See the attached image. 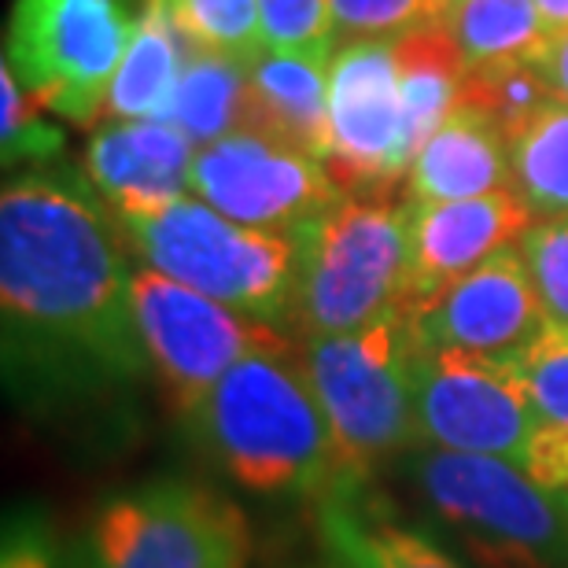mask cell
<instances>
[{
	"label": "cell",
	"instance_id": "cell-1",
	"mask_svg": "<svg viewBox=\"0 0 568 568\" xmlns=\"http://www.w3.org/2000/svg\"><path fill=\"white\" fill-rule=\"evenodd\" d=\"M130 281L126 236L89 181L44 166L4 181V362L22 392L97 395L144 377Z\"/></svg>",
	"mask_w": 568,
	"mask_h": 568
},
{
	"label": "cell",
	"instance_id": "cell-2",
	"mask_svg": "<svg viewBox=\"0 0 568 568\" xmlns=\"http://www.w3.org/2000/svg\"><path fill=\"white\" fill-rule=\"evenodd\" d=\"M185 422L200 450L255 495L322 503L344 484L333 432L300 351L244 358Z\"/></svg>",
	"mask_w": 568,
	"mask_h": 568
},
{
	"label": "cell",
	"instance_id": "cell-3",
	"mask_svg": "<svg viewBox=\"0 0 568 568\" xmlns=\"http://www.w3.org/2000/svg\"><path fill=\"white\" fill-rule=\"evenodd\" d=\"M295 288L284 333L295 339L355 333L406 314L410 214L399 196H344L295 233Z\"/></svg>",
	"mask_w": 568,
	"mask_h": 568
},
{
	"label": "cell",
	"instance_id": "cell-4",
	"mask_svg": "<svg viewBox=\"0 0 568 568\" xmlns=\"http://www.w3.org/2000/svg\"><path fill=\"white\" fill-rule=\"evenodd\" d=\"M414 351L403 311L355 333L300 344L336 443L339 487H369L381 469L425 447L414 406Z\"/></svg>",
	"mask_w": 568,
	"mask_h": 568
},
{
	"label": "cell",
	"instance_id": "cell-5",
	"mask_svg": "<svg viewBox=\"0 0 568 568\" xmlns=\"http://www.w3.org/2000/svg\"><path fill=\"white\" fill-rule=\"evenodd\" d=\"M115 225L144 266L211 295L236 314L277 328L288 322L300 258L295 236L241 225L196 196H181L155 214L115 219Z\"/></svg>",
	"mask_w": 568,
	"mask_h": 568
},
{
	"label": "cell",
	"instance_id": "cell-6",
	"mask_svg": "<svg viewBox=\"0 0 568 568\" xmlns=\"http://www.w3.org/2000/svg\"><path fill=\"white\" fill-rule=\"evenodd\" d=\"M414 487L487 568L568 565V491H547L517 462L417 447Z\"/></svg>",
	"mask_w": 568,
	"mask_h": 568
},
{
	"label": "cell",
	"instance_id": "cell-7",
	"mask_svg": "<svg viewBox=\"0 0 568 568\" xmlns=\"http://www.w3.org/2000/svg\"><path fill=\"white\" fill-rule=\"evenodd\" d=\"M152 0H16L4 63L67 122L93 126Z\"/></svg>",
	"mask_w": 568,
	"mask_h": 568
},
{
	"label": "cell",
	"instance_id": "cell-8",
	"mask_svg": "<svg viewBox=\"0 0 568 568\" xmlns=\"http://www.w3.org/2000/svg\"><path fill=\"white\" fill-rule=\"evenodd\" d=\"M130 292L148 362L181 417L196 410L214 384L244 358L300 351L284 328L236 314L152 266L133 270Z\"/></svg>",
	"mask_w": 568,
	"mask_h": 568
},
{
	"label": "cell",
	"instance_id": "cell-9",
	"mask_svg": "<svg viewBox=\"0 0 568 568\" xmlns=\"http://www.w3.org/2000/svg\"><path fill=\"white\" fill-rule=\"evenodd\" d=\"M252 531L203 484L155 480L111 498L89 536V568H247Z\"/></svg>",
	"mask_w": 568,
	"mask_h": 568
},
{
	"label": "cell",
	"instance_id": "cell-10",
	"mask_svg": "<svg viewBox=\"0 0 568 568\" xmlns=\"http://www.w3.org/2000/svg\"><path fill=\"white\" fill-rule=\"evenodd\" d=\"M414 406L425 447L517 462L536 428V410L517 362L469 351H414Z\"/></svg>",
	"mask_w": 568,
	"mask_h": 568
},
{
	"label": "cell",
	"instance_id": "cell-11",
	"mask_svg": "<svg viewBox=\"0 0 568 568\" xmlns=\"http://www.w3.org/2000/svg\"><path fill=\"white\" fill-rule=\"evenodd\" d=\"M328 178L344 196H399L410 159L403 144V89L395 41H344L328 63Z\"/></svg>",
	"mask_w": 568,
	"mask_h": 568
},
{
	"label": "cell",
	"instance_id": "cell-12",
	"mask_svg": "<svg viewBox=\"0 0 568 568\" xmlns=\"http://www.w3.org/2000/svg\"><path fill=\"white\" fill-rule=\"evenodd\" d=\"M192 196L252 230L295 236L328 207H336L344 192L328 178L322 159L236 130L207 148H196Z\"/></svg>",
	"mask_w": 568,
	"mask_h": 568
},
{
	"label": "cell",
	"instance_id": "cell-13",
	"mask_svg": "<svg viewBox=\"0 0 568 568\" xmlns=\"http://www.w3.org/2000/svg\"><path fill=\"white\" fill-rule=\"evenodd\" d=\"M406 317L417 347L469 351L498 362H520L550 325L517 247L443 284Z\"/></svg>",
	"mask_w": 568,
	"mask_h": 568
},
{
	"label": "cell",
	"instance_id": "cell-14",
	"mask_svg": "<svg viewBox=\"0 0 568 568\" xmlns=\"http://www.w3.org/2000/svg\"><path fill=\"white\" fill-rule=\"evenodd\" d=\"M406 214H410V295H406V311L428 300L432 292H439L443 284L484 266L498 252H509L536 225V214L528 211V203L514 189L450 203L406 200Z\"/></svg>",
	"mask_w": 568,
	"mask_h": 568
},
{
	"label": "cell",
	"instance_id": "cell-15",
	"mask_svg": "<svg viewBox=\"0 0 568 568\" xmlns=\"http://www.w3.org/2000/svg\"><path fill=\"white\" fill-rule=\"evenodd\" d=\"M192 159L174 122H104L85 148V181L115 219H138L189 196Z\"/></svg>",
	"mask_w": 568,
	"mask_h": 568
},
{
	"label": "cell",
	"instance_id": "cell-16",
	"mask_svg": "<svg viewBox=\"0 0 568 568\" xmlns=\"http://www.w3.org/2000/svg\"><path fill=\"white\" fill-rule=\"evenodd\" d=\"M328 63H333V49H263L244 60L241 130L328 163L333 155Z\"/></svg>",
	"mask_w": 568,
	"mask_h": 568
},
{
	"label": "cell",
	"instance_id": "cell-17",
	"mask_svg": "<svg viewBox=\"0 0 568 568\" xmlns=\"http://www.w3.org/2000/svg\"><path fill=\"white\" fill-rule=\"evenodd\" d=\"M509 189V141L484 111L458 108L406 174L410 203H450Z\"/></svg>",
	"mask_w": 568,
	"mask_h": 568
},
{
	"label": "cell",
	"instance_id": "cell-18",
	"mask_svg": "<svg viewBox=\"0 0 568 568\" xmlns=\"http://www.w3.org/2000/svg\"><path fill=\"white\" fill-rule=\"evenodd\" d=\"M317 531L328 558L344 568H465L425 531L392 520L366 487H336L322 498Z\"/></svg>",
	"mask_w": 568,
	"mask_h": 568
},
{
	"label": "cell",
	"instance_id": "cell-19",
	"mask_svg": "<svg viewBox=\"0 0 568 568\" xmlns=\"http://www.w3.org/2000/svg\"><path fill=\"white\" fill-rule=\"evenodd\" d=\"M395 67H399L403 89V144L414 166L432 133L462 108L469 63L450 30L439 22V27L414 30L395 41Z\"/></svg>",
	"mask_w": 568,
	"mask_h": 568
},
{
	"label": "cell",
	"instance_id": "cell-20",
	"mask_svg": "<svg viewBox=\"0 0 568 568\" xmlns=\"http://www.w3.org/2000/svg\"><path fill=\"white\" fill-rule=\"evenodd\" d=\"M189 41L181 38L166 0H152L148 16L108 89V122H166L174 93L189 60Z\"/></svg>",
	"mask_w": 568,
	"mask_h": 568
},
{
	"label": "cell",
	"instance_id": "cell-21",
	"mask_svg": "<svg viewBox=\"0 0 568 568\" xmlns=\"http://www.w3.org/2000/svg\"><path fill=\"white\" fill-rule=\"evenodd\" d=\"M443 27L458 41L469 71L531 63L550 41L536 0H450Z\"/></svg>",
	"mask_w": 568,
	"mask_h": 568
},
{
	"label": "cell",
	"instance_id": "cell-22",
	"mask_svg": "<svg viewBox=\"0 0 568 568\" xmlns=\"http://www.w3.org/2000/svg\"><path fill=\"white\" fill-rule=\"evenodd\" d=\"M192 141V148H207L230 138L244 122V60L214 52H189L181 71L170 119Z\"/></svg>",
	"mask_w": 568,
	"mask_h": 568
},
{
	"label": "cell",
	"instance_id": "cell-23",
	"mask_svg": "<svg viewBox=\"0 0 568 568\" xmlns=\"http://www.w3.org/2000/svg\"><path fill=\"white\" fill-rule=\"evenodd\" d=\"M509 189L539 222L568 219V104H547L509 138Z\"/></svg>",
	"mask_w": 568,
	"mask_h": 568
},
{
	"label": "cell",
	"instance_id": "cell-24",
	"mask_svg": "<svg viewBox=\"0 0 568 568\" xmlns=\"http://www.w3.org/2000/svg\"><path fill=\"white\" fill-rule=\"evenodd\" d=\"M189 49L252 60L266 49L258 0H166Z\"/></svg>",
	"mask_w": 568,
	"mask_h": 568
},
{
	"label": "cell",
	"instance_id": "cell-25",
	"mask_svg": "<svg viewBox=\"0 0 568 568\" xmlns=\"http://www.w3.org/2000/svg\"><path fill=\"white\" fill-rule=\"evenodd\" d=\"M462 104L484 111L498 130L517 138L542 108L554 104L547 78L536 71V63H498L469 71L462 89Z\"/></svg>",
	"mask_w": 568,
	"mask_h": 568
},
{
	"label": "cell",
	"instance_id": "cell-26",
	"mask_svg": "<svg viewBox=\"0 0 568 568\" xmlns=\"http://www.w3.org/2000/svg\"><path fill=\"white\" fill-rule=\"evenodd\" d=\"M0 100H4V119H0L4 166L49 163V159L60 155L63 130L44 119V104L22 85L11 63H0Z\"/></svg>",
	"mask_w": 568,
	"mask_h": 568
},
{
	"label": "cell",
	"instance_id": "cell-27",
	"mask_svg": "<svg viewBox=\"0 0 568 568\" xmlns=\"http://www.w3.org/2000/svg\"><path fill=\"white\" fill-rule=\"evenodd\" d=\"M333 27L347 41H399L406 33L439 27L450 0H328Z\"/></svg>",
	"mask_w": 568,
	"mask_h": 568
},
{
	"label": "cell",
	"instance_id": "cell-28",
	"mask_svg": "<svg viewBox=\"0 0 568 568\" xmlns=\"http://www.w3.org/2000/svg\"><path fill=\"white\" fill-rule=\"evenodd\" d=\"M517 366L525 373L536 425L568 436V328L547 325Z\"/></svg>",
	"mask_w": 568,
	"mask_h": 568
},
{
	"label": "cell",
	"instance_id": "cell-29",
	"mask_svg": "<svg viewBox=\"0 0 568 568\" xmlns=\"http://www.w3.org/2000/svg\"><path fill=\"white\" fill-rule=\"evenodd\" d=\"M550 325L568 328V219L536 222L517 244Z\"/></svg>",
	"mask_w": 568,
	"mask_h": 568
},
{
	"label": "cell",
	"instance_id": "cell-30",
	"mask_svg": "<svg viewBox=\"0 0 568 568\" xmlns=\"http://www.w3.org/2000/svg\"><path fill=\"white\" fill-rule=\"evenodd\" d=\"M266 49L306 52L333 49V8L328 0H258Z\"/></svg>",
	"mask_w": 568,
	"mask_h": 568
},
{
	"label": "cell",
	"instance_id": "cell-31",
	"mask_svg": "<svg viewBox=\"0 0 568 568\" xmlns=\"http://www.w3.org/2000/svg\"><path fill=\"white\" fill-rule=\"evenodd\" d=\"M0 568H63L55 539L38 514H11L4 525V554Z\"/></svg>",
	"mask_w": 568,
	"mask_h": 568
},
{
	"label": "cell",
	"instance_id": "cell-32",
	"mask_svg": "<svg viewBox=\"0 0 568 568\" xmlns=\"http://www.w3.org/2000/svg\"><path fill=\"white\" fill-rule=\"evenodd\" d=\"M531 63H536V71L547 78L554 100H558V104H568V30L542 44V52Z\"/></svg>",
	"mask_w": 568,
	"mask_h": 568
},
{
	"label": "cell",
	"instance_id": "cell-33",
	"mask_svg": "<svg viewBox=\"0 0 568 568\" xmlns=\"http://www.w3.org/2000/svg\"><path fill=\"white\" fill-rule=\"evenodd\" d=\"M536 8L550 38H558V33L568 30V0H536Z\"/></svg>",
	"mask_w": 568,
	"mask_h": 568
},
{
	"label": "cell",
	"instance_id": "cell-34",
	"mask_svg": "<svg viewBox=\"0 0 568 568\" xmlns=\"http://www.w3.org/2000/svg\"><path fill=\"white\" fill-rule=\"evenodd\" d=\"M311 568H344V565H336V561H333V558H328V561H325V565H311Z\"/></svg>",
	"mask_w": 568,
	"mask_h": 568
}]
</instances>
